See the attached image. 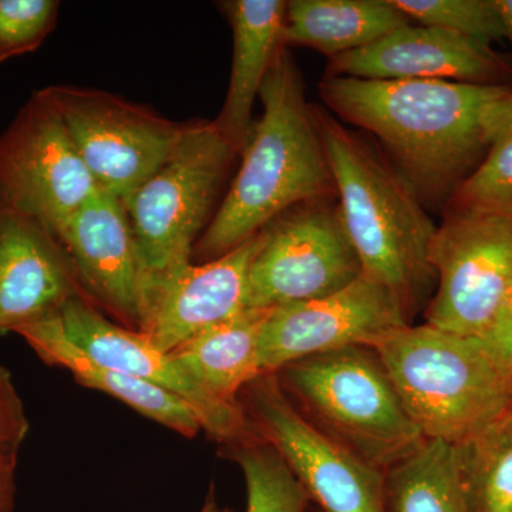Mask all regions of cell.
I'll use <instances>...</instances> for the list:
<instances>
[{
	"label": "cell",
	"instance_id": "cell-1",
	"mask_svg": "<svg viewBox=\"0 0 512 512\" xmlns=\"http://www.w3.org/2000/svg\"><path fill=\"white\" fill-rule=\"evenodd\" d=\"M319 92L335 116L382 141L393 167L423 204L444 208L493 146L512 89L326 74Z\"/></svg>",
	"mask_w": 512,
	"mask_h": 512
},
{
	"label": "cell",
	"instance_id": "cell-2",
	"mask_svg": "<svg viewBox=\"0 0 512 512\" xmlns=\"http://www.w3.org/2000/svg\"><path fill=\"white\" fill-rule=\"evenodd\" d=\"M259 97L264 114L255 121L227 195L195 245L194 264L228 254L296 205L338 197L301 70L285 46Z\"/></svg>",
	"mask_w": 512,
	"mask_h": 512
},
{
	"label": "cell",
	"instance_id": "cell-3",
	"mask_svg": "<svg viewBox=\"0 0 512 512\" xmlns=\"http://www.w3.org/2000/svg\"><path fill=\"white\" fill-rule=\"evenodd\" d=\"M313 114L363 274L387 286L412 320L436 289L437 225L393 165L325 110L313 106Z\"/></svg>",
	"mask_w": 512,
	"mask_h": 512
},
{
	"label": "cell",
	"instance_id": "cell-4",
	"mask_svg": "<svg viewBox=\"0 0 512 512\" xmlns=\"http://www.w3.org/2000/svg\"><path fill=\"white\" fill-rule=\"evenodd\" d=\"M372 349L426 440L461 446L512 406V379L480 339L424 323L397 330Z\"/></svg>",
	"mask_w": 512,
	"mask_h": 512
},
{
	"label": "cell",
	"instance_id": "cell-5",
	"mask_svg": "<svg viewBox=\"0 0 512 512\" xmlns=\"http://www.w3.org/2000/svg\"><path fill=\"white\" fill-rule=\"evenodd\" d=\"M275 375L313 426L383 473L426 441L372 348L305 357Z\"/></svg>",
	"mask_w": 512,
	"mask_h": 512
},
{
	"label": "cell",
	"instance_id": "cell-6",
	"mask_svg": "<svg viewBox=\"0 0 512 512\" xmlns=\"http://www.w3.org/2000/svg\"><path fill=\"white\" fill-rule=\"evenodd\" d=\"M238 156L214 121L192 120L173 156L123 201L140 262L141 313L167 279L191 264Z\"/></svg>",
	"mask_w": 512,
	"mask_h": 512
},
{
	"label": "cell",
	"instance_id": "cell-7",
	"mask_svg": "<svg viewBox=\"0 0 512 512\" xmlns=\"http://www.w3.org/2000/svg\"><path fill=\"white\" fill-rule=\"evenodd\" d=\"M261 234L249 268L247 309L269 311L316 301L363 275L338 197L296 205Z\"/></svg>",
	"mask_w": 512,
	"mask_h": 512
},
{
	"label": "cell",
	"instance_id": "cell-8",
	"mask_svg": "<svg viewBox=\"0 0 512 512\" xmlns=\"http://www.w3.org/2000/svg\"><path fill=\"white\" fill-rule=\"evenodd\" d=\"M45 90L100 191L124 201L180 146L191 121H173L103 90Z\"/></svg>",
	"mask_w": 512,
	"mask_h": 512
},
{
	"label": "cell",
	"instance_id": "cell-9",
	"mask_svg": "<svg viewBox=\"0 0 512 512\" xmlns=\"http://www.w3.org/2000/svg\"><path fill=\"white\" fill-rule=\"evenodd\" d=\"M97 191L55 104L37 90L0 136V207L59 239Z\"/></svg>",
	"mask_w": 512,
	"mask_h": 512
},
{
	"label": "cell",
	"instance_id": "cell-10",
	"mask_svg": "<svg viewBox=\"0 0 512 512\" xmlns=\"http://www.w3.org/2000/svg\"><path fill=\"white\" fill-rule=\"evenodd\" d=\"M430 265L437 282L424 323L483 339L512 289V218L444 215L431 242Z\"/></svg>",
	"mask_w": 512,
	"mask_h": 512
},
{
	"label": "cell",
	"instance_id": "cell-11",
	"mask_svg": "<svg viewBox=\"0 0 512 512\" xmlns=\"http://www.w3.org/2000/svg\"><path fill=\"white\" fill-rule=\"evenodd\" d=\"M255 433L279 451L325 512H387L386 473L369 466L313 426L275 373L242 390Z\"/></svg>",
	"mask_w": 512,
	"mask_h": 512
},
{
	"label": "cell",
	"instance_id": "cell-12",
	"mask_svg": "<svg viewBox=\"0 0 512 512\" xmlns=\"http://www.w3.org/2000/svg\"><path fill=\"white\" fill-rule=\"evenodd\" d=\"M412 325L406 309L387 286L363 274L342 291L271 309L259 339L262 375L333 350L375 348Z\"/></svg>",
	"mask_w": 512,
	"mask_h": 512
},
{
	"label": "cell",
	"instance_id": "cell-13",
	"mask_svg": "<svg viewBox=\"0 0 512 512\" xmlns=\"http://www.w3.org/2000/svg\"><path fill=\"white\" fill-rule=\"evenodd\" d=\"M57 316L67 338L97 362L184 400L215 440L231 446L258 436L241 402H224L208 392L171 353L158 349L144 333L111 322L86 296H74Z\"/></svg>",
	"mask_w": 512,
	"mask_h": 512
},
{
	"label": "cell",
	"instance_id": "cell-14",
	"mask_svg": "<svg viewBox=\"0 0 512 512\" xmlns=\"http://www.w3.org/2000/svg\"><path fill=\"white\" fill-rule=\"evenodd\" d=\"M330 76L363 80H448L508 86L511 70L491 46L460 33L404 26L352 52L329 59Z\"/></svg>",
	"mask_w": 512,
	"mask_h": 512
},
{
	"label": "cell",
	"instance_id": "cell-15",
	"mask_svg": "<svg viewBox=\"0 0 512 512\" xmlns=\"http://www.w3.org/2000/svg\"><path fill=\"white\" fill-rule=\"evenodd\" d=\"M83 295L121 326L138 330L141 272L123 201L97 191L60 235Z\"/></svg>",
	"mask_w": 512,
	"mask_h": 512
},
{
	"label": "cell",
	"instance_id": "cell-16",
	"mask_svg": "<svg viewBox=\"0 0 512 512\" xmlns=\"http://www.w3.org/2000/svg\"><path fill=\"white\" fill-rule=\"evenodd\" d=\"M261 241L259 232L220 258L184 266L146 303L138 332L170 353L198 333L244 312L249 268Z\"/></svg>",
	"mask_w": 512,
	"mask_h": 512
},
{
	"label": "cell",
	"instance_id": "cell-17",
	"mask_svg": "<svg viewBox=\"0 0 512 512\" xmlns=\"http://www.w3.org/2000/svg\"><path fill=\"white\" fill-rule=\"evenodd\" d=\"M79 295L62 242L32 218L0 207V333L56 315Z\"/></svg>",
	"mask_w": 512,
	"mask_h": 512
},
{
	"label": "cell",
	"instance_id": "cell-18",
	"mask_svg": "<svg viewBox=\"0 0 512 512\" xmlns=\"http://www.w3.org/2000/svg\"><path fill=\"white\" fill-rule=\"evenodd\" d=\"M234 36L231 77L220 116L214 120L229 143L244 153L254 130V104L266 74L284 47L286 2L228 0L221 2Z\"/></svg>",
	"mask_w": 512,
	"mask_h": 512
},
{
	"label": "cell",
	"instance_id": "cell-19",
	"mask_svg": "<svg viewBox=\"0 0 512 512\" xmlns=\"http://www.w3.org/2000/svg\"><path fill=\"white\" fill-rule=\"evenodd\" d=\"M47 365L64 367L77 382L116 397L147 419L194 439L202 430L197 413L175 394L97 362L67 338L59 316H47L15 330Z\"/></svg>",
	"mask_w": 512,
	"mask_h": 512
},
{
	"label": "cell",
	"instance_id": "cell-20",
	"mask_svg": "<svg viewBox=\"0 0 512 512\" xmlns=\"http://www.w3.org/2000/svg\"><path fill=\"white\" fill-rule=\"evenodd\" d=\"M412 25L392 0L286 2L284 45L305 46L332 59Z\"/></svg>",
	"mask_w": 512,
	"mask_h": 512
},
{
	"label": "cell",
	"instance_id": "cell-21",
	"mask_svg": "<svg viewBox=\"0 0 512 512\" xmlns=\"http://www.w3.org/2000/svg\"><path fill=\"white\" fill-rule=\"evenodd\" d=\"M269 311L245 309L170 353L208 392L224 402L239 403V393L262 376L259 339Z\"/></svg>",
	"mask_w": 512,
	"mask_h": 512
},
{
	"label": "cell",
	"instance_id": "cell-22",
	"mask_svg": "<svg viewBox=\"0 0 512 512\" xmlns=\"http://www.w3.org/2000/svg\"><path fill=\"white\" fill-rule=\"evenodd\" d=\"M387 512H473L458 446L426 440L386 473Z\"/></svg>",
	"mask_w": 512,
	"mask_h": 512
},
{
	"label": "cell",
	"instance_id": "cell-23",
	"mask_svg": "<svg viewBox=\"0 0 512 512\" xmlns=\"http://www.w3.org/2000/svg\"><path fill=\"white\" fill-rule=\"evenodd\" d=\"M458 453L471 510L512 512V406Z\"/></svg>",
	"mask_w": 512,
	"mask_h": 512
},
{
	"label": "cell",
	"instance_id": "cell-24",
	"mask_svg": "<svg viewBox=\"0 0 512 512\" xmlns=\"http://www.w3.org/2000/svg\"><path fill=\"white\" fill-rule=\"evenodd\" d=\"M231 448L247 483V512L308 511V491L268 441L256 436Z\"/></svg>",
	"mask_w": 512,
	"mask_h": 512
},
{
	"label": "cell",
	"instance_id": "cell-25",
	"mask_svg": "<svg viewBox=\"0 0 512 512\" xmlns=\"http://www.w3.org/2000/svg\"><path fill=\"white\" fill-rule=\"evenodd\" d=\"M451 214L512 218V94L507 119L483 163L444 207V215Z\"/></svg>",
	"mask_w": 512,
	"mask_h": 512
},
{
	"label": "cell",
	"instance_id": "cell-26",
	"mask_svg": "<svg viewBox=\"0 0 512 512\" xmlns=\"http://www.w3.org/2000/svg\"><path fill=\"white\" fill-rule=\"evenodd\" d=\"M410 20L491 46L507 37L497 0H392Z\"/></svg>",
	"mask_w": 512,
	"mask_h": 512
},
{
	"label": "cell",
	"instance_id": "cell-27",
	"mask_svg": "<svg viewBox=\"0 0 512 512\" xmlns=\"http://www.w3.org/2000/svg\"><path fill=\"white\" fill-rule=\"evenodd\" d=\"M57 0H0V64L35 52L56 28Z\"/></svg>",
	"mask_w": 512,
	"mask_h": 512
},
{
	"label": "cell",
	"instance_id": "cell-28",
	"mask_svg": "<svg viewBox=\"0 0 512 512\" xmlns=\"http://www.w3.org/2000/svg\"><path fill=\"white\" fill-rule=\"evenodd\" d=\"M28 431V419L12 377L0 367V466H16Z\"/></svg>",
	"mask_w": 512,
	"mask_h": 512
},
{
	"label": "cell",
	"instance_id": "cell-29",
	"mask_svg": "<svg viewBox=\"0 0 512 512\" xmlns=\"http://www.w3.org/2000/svg\"><path fill=\"white\" fill-rule=\"evenodd\" d=\"M480 340L495 365L512 379V289L493 328Z\"/></svg>",
	"mask_w": 512,
	"mask_h": 512
},
{
	"label": "cell",
	"instance_id": "cell-30",
	"mask_svg": "<svg viewBox=\"0 0 512 512\" xmlns=\"http://www.w3.org/2000/svg\"><path fill=\"white\" fill-rule=\"evenodd\" d=\"M16 466H0V512H12L15 505Z\"/></svg>",
	"mask_w": 512,
	"mask_h": 512
},
{
	"label": "cell",
	"instance_id": "cell-31",
	"mask_svg": "<svg viewBox=\"0 0 512 512\" xmlns=\"http://www.w3.org/2000/svg\"><path fill=\"white\" fill-rule=\"evenodd\" d=\"M497 3L501 16H503L507 39H510L512 45V0H497Z\"/></svg>",
	"mask_w": 512,
	"mask_h": 512
},
{
	"label": "cell",
	"instance_id": "cell-32",
	"mask_svg": "<svg viewBox=\"0 0 512 512\" xmlns=\"http://www.w3.org/2000/svg\"><path fill=\"white\" fill-rule=\"evenodd\" d=\"M201 512H229L227 510H221L218 507L217 501H215L214 495L210 494L208 497L207 503H205L204 508H202Z\"/></svg>",
	"mask_w": 512,
	"mask_h": 512
}]
</instances>
